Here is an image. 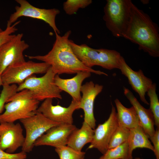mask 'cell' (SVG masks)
I'll list each match as a JSON object with an SVG mask.
<instances>
[{
	"mask_svg": "<svg viewBox=\"0 0 159 159\" xmlns=\"http://www.w3.org/2000/svg\"><path fill=\"white\" fill-rule=\"evenodd\" d=\"M56 39L51 50L43 55H25L30 59H36L49 65L56 74H73L87 72L98 75H108L100 70H95L84 65L74 53L69 42L71 32L69 30L62 36L55 33Z\"/></svg>",
	"mask_w": 159,
	"mask_h": 159,
	"instance_id": "obj_1",
	"label": "cell"
},
{
	"mask_svg": "<svg viewBox=\"0 0 159 159\" xmlns=\"http://www.w3.org/2000/svg\"><path fill=\"white\" fill-rule=\"evenodd\" d=\"M123 37L137 44L150 56H159V29L149 15L133 3L130 20Z\"/></svg>",
	"mask_w": 159,
	"mask_h": 159,
	"instance_id": "obj_2",
	"label": "cell"
},
{
	"mask_svg": "<svg viewBox=\"0 0 159 159\" xmlns=\"http://www.w3.org/2000/svg\"><path fill=\"white\" fill-rule=\"evenodd\" d=\"M39 102L33 98L32 92L28 89L17 92L7 100L5 110L0 115V123H14L33 116L37 112Z\"/></svg>",
	"mask_w": 159,
	"mask_h": 159,
	"instance_id": "obj_3",
	"label": "cell"
},
{
	"mask_svg": "<svg viewBox=\"0 0 159 159\" xmlns=\"http://www.w3.org/2000/svg\"><path fill=\"white\" fill-rule=\"evenodd\" d=\"M132 3L130 0L106 1L103 19L114 37H123L130 20Z\"/></svg>",
	"mask_w": 159,
	"mask_h": 159,
	"instance_id": "obj_4",
	"label": "cell"
},
{
	"mask_svg": "<svg viewBox=\"0 0 159 159\" xmlns=\"http://www.w3.org/2000/svg\"><path fill=\"white\" fill-rule=\"evenodd\" d=\"M56 75L50 67L42 76L37 77L34 74L27 78L18 86L17 92L28 89L33 98L39 101L48 98L62 99V91L54 84Z\"/></svg>",
	"mask_w": 159,
	"mask_h": 159,
	"instance_id": "obj_5",
	"label": "cell"
},
{
	"mask_svg": "<svg viewBox=\"0 0 159 159\" xmlns=\"http://www.w3.org/2000/svg\"><path fill=\"white\" fill-rule=\"evenodd\" d=\"M50 67L44 62H37L32 61L10 65L1 74L3 84L19 85L32 75L45 73Z\"/></svg>",
	"mask_w": 159,
	"mask_h": 159,
	"instance_id": "obj_6",
	"label": "cell"
},
{
	"mask_svg": "<svg viewBox=\"0 0 159 159\" xmlns=\"http://www.w3.org/2000/svg\"><path fill=\"white\" fill-rule=\"evenodd\" d=\"M19 5L15 7L16 11L11 14L8 20L7 24L11 25L21 16H26L42 20L48 24L55 33L59 34L60 32L55 23L57 15L60 13L57 9H41L32 5L26 0H16Z\"/></svg>",
	"mask_w": 159,
	"mask_h": 159,
	"instance_id": "obj_7",
	"label": "cell"
},
{
	"mask_svg": "<svg viewBox=\"0 0 159 159\" xmlns=\"http://www.w3.org/2000/svg\"><path fill=\"white\" fill-rule=\"evenodd\" d=\"M26 131L22 151L26 153L32 150L36 140L51 128L60 124L52 121L38 112L33 116L19 120Z\"/></svg>",
	"mask_w": 159,
	"mask_h": 159,
	"instance_id": "obj_8",
	"label": "cell"
},
{
	"mask_svg": "<svg viewBox=\"0 0 159 159\" xmlns=\"http://www.w3.org/2000/svg\"><path fill=\"white\" fill-rule=\"evenodd\" d=\"M22 33L15 35L10 40L0 45V74L8 66L25 61L23 52L29 47L22 39Z\"/></svg>",
	"mask_w": 159,
	"mask_h": 159,
	"instance_id": "obj_9",
	"label": "cell"
},
{
	"mask_svg": "<svg viewBox=\"0 0 159 159\" xmlns=\"http://www.w3.org/2000/svg\"><path fill=\"white\" fill-rule=\"evenodd\" d=\"M80 102L73 100L67 107L52 104V99L48 98L44 100L38 107L37 112L42 114L50 120L62 124H72L73 114L79 109Z\"/></svg>",
	"mask_w": 159,
	"mask_h": 159,
	"instance_id": "obj_10",
	"label": "cell"
},
{
	"mask_svg": "<svg viewBox=\"0 0 159 159\" xmlns=\"http://www.w3.org/2000/svg\"><path fill=\"white\" fill-rule=\"evenodd\" d=\"M118 126L116 110L112 105L108 118L94 130L92 140L88 149L96 148L104 154L108 150L110 141Z\"/></svg>",
	"mask_w": 159,
	"mask_h": 159,
	"instance_id": "obj_11",
	"label": "cell"
},
{
	"mask_svg": "<svg viewBox=\"0 0 159 159\" xmlns=\"http://www.w3.org/2000/svg\"><path fill=\"white\" fill-rule=\"evenodd\" d=\"M23 132L19 123H0V148L7 153H13L19 147H22L25 140Z\"/></svg>",
	"mask_w": 159,
	"mask_h": 159,
	"instance_id": "obj_12",
	"label": "cell"
},
{
	"mask_svg": "<svg viewBox=\"0 0 159 159\" xmlns=\"http://www.w3.org/2000/svg\"><path fill=\"white\" fill-rule=\"evenodd\" d=\"M119 69L122 74L127 78L132 89L138 95L141 101L149 105L145 97L146 93L152 86L151 80L146 77L141 69L136 71L127 64L122 56L120 59Z\"/></svg>",
	"mask_w": 159,
	"mask_h": 159,
	"instance_id": "obj_13",
	"label": "cell"
},
{
	"mask_svg": "<svg viewBox=\"0 0 159 159\" xmlns=\"http://www.w3.org/2000/svg\"><path fill=\"white\" fill-rule=\"evenodd\" d=\"M103 86L95 84L92 81L86 82L82 86L81 92L82 95L79 109H82L84 113V121L93 129L96 126V120L94 114V105L96 97L102 91Z\"/></svg>",
	"mask_w": 159,
	"mask_h": 159,
	"instance_id": "obj_14",
	"label": "cell"
},
{
	"mask_svg": "<svg viewBox=\"0 0 159 159\" xmlns=\"http://www.w3.org/2000/svg\"><path fill=\"white\" fill-rule=\"evenodd\" d=\"M77 128L73 124H61L53 127L38 138L34 146L46 145L55 148L66 145L70 135Z\"/></svg>",
	"mask_w": 159,
	"mask_h": 159,
	"instance_id": "obj_15",
	"label": "cell"
},
{
	"mask_svg": "<svg viewBox=\"0 0 159 159\" xmlns=\"http://www.w3.org/2000/svg\"><path fill=\"white\" fill-rule=\"evenodd\" d=\"M76 74L74 77L67 79L62 78L59 75L56 74L54 78V84L62 91L69 94L72 100L80 102L82 97L80 92L82 83L85 79L90 76L91 73L80 72Z\"/></svg>",
	"mask_w": 159,
	"mask_h": 159,
	"instance_id": "obj_16",
	"label": "cell"
},
{
	"mask_svg": "<svg viewBox=\"0 0 159 159\" xmlns=\"http://www.w3.org/2000/svg\"><path fill=\"white\" fill-rule=\"evenodd\" d=\"M124 93L135 109L138 117L140 125L149 137H152L154 134V121L150 109L143 107L129 89L124 87Z\"/></svg>",
	"mask_w": 159,
	"mask_h": 159,
	"instance_id": "obj_17",
	"label": "cell"
},
{
	"mask_svg": "<svg viewBox=\"0 0 159 159\" xmlns=\"http://www.w3.org/2000/svg\"><path fill=\"white\" fill-rule=\"evenodd\" d=\"M94 130L84 121L80 128H77L72 133L68 139L67 145L79 151H82L84 146L92 142Z\"/></svg>",
	"mask_w": 159,
	"mask_h": 159,
	"instance_id": "obj_18",
	"label": "cell"
},
{
	"mask_svg": "<svg viewBox=\"0 0 159 159\" xmlns=\"http://www.w3.org/2000/svg\"><path fill=\"white\" fill-rule=\"evenodd\" d=\"M114 102L118 126L130 129L140 125L138 117L133 106L126 107L118 99H115Z\"/></svg>",
	"mask_w": 159,
	"mask_h": 159,
	"instance_id": "obj_19",
	"label": "cell"
},
{
	"mask_svg": "<svg viewBox=\"0 0 159 159\" xmlns=\"http://www.w3.org/2000/svg\"><path fill=\"white\" fill-rule=\"evenodd\" d=\"M69 42L74 53L84 65L90 68L97 65L98 49L91 48L85 44H77L70 39Z\"/></svg>",
	"mask_w": 159,
	"mask_h": 159,
	"instance_id": "obj_20",
	"label": "cell"
},
{
	"mask_svg": "<svg viewBox=\"0 0 159 159\" xmlns=\"http://www.w3.org/2000/svg\"><path fill=\"white\" fill-rule=\"evenodd\" d=\"M149 138L140 125L130 129V135L128 140L129 159H132V152L136 148H146L154 151L153 147Z\"/></svg>",
	"mask_w": 159,
	"mask_h": 159,
	"instance_id": "obj_21",
	"label": "cell"
},
{
	"mask_svg": "<svg viewBox=\"0 0 159 159\" xmlns=\"http://www.w3.org/2000/svg\"><path fill=\"white\" fill-rule=\"evenodd\" d=\"M98 54L97 65L111 70L119 69L122 56L116 50L104 48L98 49Z\"/></svg>",
	"mask_w": 159,
	"mask_h": 159,
	"instance_id": "obj_22",
	"label": "cell"
},
{
	"mask_svg": "<svg viewBox=\"0 0 159 159\" xmlns=\"http://www.w3.org/2000/svg\"><path fill=\"white\" fill-rule=\"evenodd\" d=\"M102 159H129L128 140L115 148L108 149Z\"/></svg>",
	"mask_w": 159,
	"mask_h": 159,
	"instance_id": "obj_23",
	"label": "cell"
},
{
	"mask_svg": "<svg viewBox=\"0 0 159 159\" xmlns=\"http://www.w3.org/2000/svg\"><path fill=\"white\" fill-rule=\"evenodd\" d=\"M150 100V110L153 115L155 124L157 128L159 127V102L156 93V85L153 84L147 92Z\"/></svg>",
	"mask_w": 159,
	"mask_h": 159,
	"instance_id": "obj_24",
	"label": "cell"
},
{
	"mask_svg": "<svg viewBox=\"0 0 159 159\" xmlns=\"http://www.w3.org/2000/svg\"><path fill=\"white\" fill-rule=\"evenodd\" d=\"M130 129L118 126L109 143L108 149L115 148L127 141Z\"/></svg>",
	"mask_w": 159,
	"mask_h": 159,
	"instance_id": "obj_25",
	"label": "cell"
},
{
	"mask_svg": "<svg viewBox=\"0 0 159 159\" xmlns=\"http://www.w3.org/2000/svg\"><path fill=\"white\" fill-rule=\"evenodd\" d=\"M55 151L58 155L60 159H83L85 153L77 151L66 145L55 148Z\"/></svg>",
	"mask_w": 159,
	"mask_h": 159,
	"instance_id": "obj_26",
	"label": "cell"
},
{
	"mask_svg": "<svg viewBox=\"0 0 159 159\" xmlns=\"http://www.w3.org/2000/svg\"><path fill=\"white\" fill-rule=\"evenodd\" d=\"M92 0H67L63 4V9L69 15L75 13L80 9H84L92 4Z\"/></svg>",
	"mask_w": 159,
	"mask_h": 159,
	"instance_id": "obj_27",
	"label": "cell"
},
{
	"mask_svg": "<svg viewBox=\"0 0 159 159\" xmlns=\"http://www.w3.org/2000/svg\"><path fill=\"white\" fill-rule=\"evenodd\" d=\"M3 88L0 94V115L4 108V105L7 100L16 93L18 86L16 84H3Z\"/></svg>",
	"mask_w": 159,
	"mask_h": 159,
	"instance_id": "obj_28",
	"label": "cell"
},
{
	"mask_svg": "<svg viewBox=\"0 0 159 159\" xmlns=\"http://www.w3.org/2000/svg\"><path fill=\"white\" fill-rule=\"evenodd\" d=\"M20 22V21L16 22L11 25L7 24L6 29L0 33V45L11 39L15 35L12 34L18 29L16 26Z\"/></svg>",
	"mask_w": 159,
	"mask_h": 159,
	"instance_id": "obj_29",
	"label": "cell"
},
{
	"mask_svg": "<svg viewBox=\"0 0 159 159\" xmlns=\"http://www.w3.org/2000/svg\"><path fill=\"white\" fill-rule=\"evenodd\" d=\"M26 153L22 151L16 153H8L0 148V159H26Z\"/></svg>",
	"mask_w": 159,
	"mask_h": 159,
	"instance_id": "obj_30",
	"label": "cell"
},
{
	"mask_svg": "<svg viewBox=\"0 0 159 159\" xmlns=\"http://www.w3.org/2000/svg\"><path fill=\"white\" fill-rule=\"evenodd\" d=\"M153 144L154 152L156 159H159V129L157 128L154 135L150 138Z\"/></svg>",
	"mask_w": 159,
	"mask_h": 159,
	"instance_id": "obj_31",
	"label": "cell"
},
{
	"mask_svg": "<svg viewBox=\"0 0 159 159\" xmlns=\"http://www.w3.org/2000/svg\"><path fill=\"white\" fill-rule=\"evenodd\" d=\"M3 85V83L2 82V79H1V74H0V87L1 86H2ZM1 90H0V94L1 93Z\"/></svg>",
	"mask_w": 159,
	"mask_h": 159,
	"instance_id": "obj_32",
	"label": "cell"
},
{
	"mask_svg": "<svg viewBox=\"0 0 159 159\" xmlns=\"http://www.w3.org/2000/svg\"><path fill=\"white\" fill-rule=\"evenodd\" d=\"M3 30L0 27V33L1 32H2Z\"/></svg>",
	"mask_w": 159,
	"mask_h": 159,
	"instance_id": "obj_33",
	"label": "cell"
},
{
	"mask_svg": "<svg viewBox=\"0 0 159 159\" xmlns=\"http://www.w3.org/2000/svg\"><path fill=\"white\" fill-rule=\"evenodd\" d=\"M135 159H141L139 158H136Z\"/></svg>",
	"mask_w": 159,
	"mask_h": 159,
	"instance_id": "obj_34",
	"label": "cell"
},
{
	"mask_svg": "<svg viewBox=\"0 0 159 159\" xmlns=\"http://www.w3.org/2000/svg\"><path fill=\"white\" fill-rule=\"evenodd\" d=\"M99 159H102V157L101 156Z\"/></svg>",
	"mask_w": 159,
	"mask_h": 159,
	"instance_id": "obj_35",
	"label": "cell"
},
{
	"mask_svg": "<svg viewBox=\"0 0 159 159\" xmlns=\"http://www.w3.org/2000/svg\"><path fill=\"white\" fill-rule=\"evenodd\" d=\"M83 159H84V158Z\"/></svg>",
	"mask_w": 159,
	"mask_h": 159,
	"instance_id": "obj_36",
	"label": "cell"
}]
</instances>
